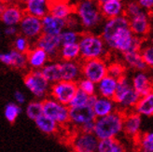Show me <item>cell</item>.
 I'll return each mask as SVG.
<instances>
[{"mask_svg": "<svg viewBox=\"0 0 153 152\" xmlns=\"http://www.w3.org/2000/svg\"><path fill=\"white\" fill-rule=\"evenodd\" d=\"M74 10L83 31L93 32L102 25L105 20L96 0H78L74 4Z\"/></svg>", "mask_w": 153, "mask_h": 152, "instance_id": "1", "label": "cell"}, {"mask_svg": "<svg viewBox=\"0 0 153 152\" xmlns=\"http://www.w3.org/2000/svg\"><path fill=\"white\" fill-rule=\"evenodd\" d=\"M123 118L124 112L120 109L105 116L96 118L94 120V135L99 140L117 138L123 133Z\"/></svg>", "mask_w": 153, "mask_h": 152, "instance_id": "2", "label": "cell"}, {"mask_svg": "<svg viewBox=\"0 0 153 152\" xmlns=\"http://www.w3.org/2000/svg\"><path fill=\"white\" fill-rule=\"evenodd\" d=\"M108 50L120 52L121 54L132 50H140L144 39L133 34L129 26L121 27L104 40Z\"/></svg>", "mask_w": 153, "mask_h": 152, "instance_id": "3", "label": "cell"}, {"mask_svg": "<svg viewBox=\"0 0 153 152\" xmlns=\"http://www.w3.org/2000/svg\"><path fill=\"white\" fill-rule=\"evenodd\" d=\"M80 60H89L96 58H105L108 56V48L100 35L94 32L83 31L80 33L78 41Z\"/></svg>", "mask_w": 153, "mask_h": 152, "instance_id": "4", "label": "cell"}, {"mask_svg": "<svg viewBox=\"0 0 153 152\" xmlns=\"http://www.w3.org/2000/svg\"><path fill=\"white\" fill-rule=\"evenodd\" d=\"M139 98L140 95L133 88L128 76L124 75L118 79L117 89L113 97L118 109L123 112L133 110Z\"/></svg>", "mask_w": 153, "mask_h": 152, "instance_id": "5", "label": "cell"}, {"mask_svg": "<svg viewBox=\"0 0 153 152\" xmlns=\"http://www.w3.org/2000/svg\"><path fill=\"white\" fill-rule=\"evenodd\" d=\"M26 89L38 100H43L50 94L51 84L46 79L41 70L30 69L24 78Z\"/></svg>", "mask_w": 153, "mask_h": 152, "instance_id": "6", "label": "cell"}, {"mask_svg": "<svg viewBox=\"0 0 153 152\" xmlns=\"http://www.w3.org/2000/svg\"><path fill=\"white\" fill-rule=\"evenodd\" d=\"M42 108L44 115L56 121L60 126H68L69 124V106L68 105L48 96L42 100Z\"/></svg>", "mask_w": 153, "mask_h": 152, "instance_id": "7", "label": "cell"}, {"mask_svg": "<svg viewBox=\"0 0 153 152\" xmlns=\"http://www.w3.org/2000/svg\"><path fill=\"white\" fill-rule=\"evenodd\" d=\"M80 67L81 77L94 83H97L108 75V62L105 58L80 60Z\"/></svg>", "mask_w": 153, "mask_h": 152, "instance_id": "8", "label": "cell"}, {"mask_svg": "<svg viewBox=\"0 0 153 152\" xmlns=\"http://www.w3.org/2000/svg\"><path fill=\"white\" fill-rule=\"evenodd\" d=\"M76 90H78L76 81L60 80L51 84L49 96L60 103L68 105Z\"/></svg>", "mask_w": 153, "mask_h": 152, "instance_id": "9", "label": "cell"}, {"mask_svg": "<svg viewBox=\"0 0 153 152\" xmlns=\"http://www.w3.org/2000/svg\"><path fill=\"white\" fill-rule=\"evenodd\" d=\"M18 28L19 34L25 36L32 43H34L42 34L41 18L25 13L18 24Z\"/></svg>", "mask_w": 153, "mask_h": 152, "instance_id": "10", "label": "cell"}, {"mask_svg": "<svg viewBox=\"0 0 153 152\" xmlns=\"http://www.w3.org/2000/svg\"><path fill=\"white\" fill-rule=\"evenodd\" d=\"M99 139L94 133H83L76 131L71 137L69 145L76 152H94L97 149Z\"/></svg>", "mask_w": 153, "mask_h": 152, "instance_id": "11", "label": "cell"}, {"mask_svg": "<svg viewBox=\"0 0 153 152\" xmlns=\"http://www.w3.org/2000/svg\"><path fill=\"white\" fill-rule=\"evenodd\" d=\"M96 119L93 108L89 105L80 106H69V124L73 128L79 130V128L88 122V121L94 120Z\"/></svg>", "mask_w": 153, "mask_h": 152, "instance_id": "12", "label": "cell"}, {"mask_svg": "<svg viewBox=\"0 0 153 152\" xmlns=\"http://www.w3.org/2000/svg\"><path fill=\"white\" fill-rule=\"evenodd\" d=\"M25 14L21 3L4 4L0 10V21L5 26L18 25Z\"/></svg>", "mask_w": 153, "mask_h": 152, "instance_id": "13", "label": "cell"}, {"mask_svg": "<svg viewBox=\"0 0 153 152\" xmlns=\"http://www.w3.org/2000/svg\"><path fill=\"white\" fill-rule=\"evenodd\" d=\"M35 46L39 47L48 53L50 60L59 59V51L62 46L61 37L59 36L41 34L40 36L33 43Z\"/></svg>", "mask_w": 153, "mask_h": 152, "instance_id": "14", "label": "cell"}, {"mask_svg": "<svg viewBox=\"0 0 153 152\" xmlns=\"http://www.w3.org/2000/svg\"><path fill=\"white\" fill-rule=\"evenodd\" d=\"M129 19V27L133 34L145 39L150 32V21L147 10H142L138 14Z\"/></svg>", "mask_w": 153, "mask_h": 152, "instance_id": "15", "label": "cell"}, {"mask_svg": "<svg viewBox=\"0 0 153 152\" xmlns=\"http://www.w3.org/2000/svg\"><path fill=\"white\" fill-rule=\"evenodd\" d=\"M0 63L18 70H25L28 68L26 53H22L14 49L0 51Z\"/></svg>", "mask_w": 153, "mask_h": 152, "instance_id": "16", "label": "cell"}, {"mask_svg": "<svg viewBox=\"0 0 153 152\" xmlns=\"http://www.w3.org/2000/svg\"><path fill=\"white\" fill-rule=\"evenodd\" d=\"M42 33L47 35L59 36L66 28V22L65 19L56 17L48 13L41 18Z\"/></svg>", "mask_w": 153, "mask_h": 152, "instance_id": "17", "label": "cell"}, {"mask_svg": "<svg viewBox=\"0 0 153 152\" xmlns=\"http://www.w3.org/2000/svg\"><path fill=\"white\" fill-rule=\"evenodd\" d=\"M142 126V116L137 114L134 110L124 112L123 118V133L130 136L135 138L139 134Z\"/></svg>", "mask_w": 153, "mask_h": 152, "instance_id": "18", "label": "cell"}, {"mask_svg": "<svg viewBox=\"0 0 153 152\" xmlns=\"http://www.w3.org/2000/svg\"><path fill=\"white\" fill-rule=\"evenodd\" d=\"M27 65L30 69L41 70V68L50 61L48 53L39 47H36L33 44L27 53Z\"/></svg>", "mask_w": 153, "mask_h": 152, "instance_id": "19", "label": "cell"}, {"mask_svg": "<svg viewBox=\"0 0 153 152\" xmlns=\"http://www.w3.org/2000/svg\"><path fill=\"white\" fill-rule=\"evenodd\" d=\"M62 80L78 81L81 78L80 61L60 60Z\"/></svg>", "mask_w": 153, "mask_h": 152, "instance_id": "20", "label": "cell"}, {"mask_svg": "<svg viewBox=\"0 0 153 152\" xmlns=\"http://www.w3.org/2000/svg\"><path fill=\"white\" fill-rule=\"evenodd\" d=\"M51 3V0H27L22 5L26 14L42 18L50 13Z\"/></svg>", "mask_w": 153, "mask_h": 152, "instance_id": "21", "label": "cell"}, {"mask_svg": "<svg viewBox=\"0 0 153 152\" xmlns=\"http://www.w3.org/2000/svg\"><path fill=\"white\" fill-rule=\"evenodd\" d=\"M132 86L140 96L147 94L153 90V80L145 71H136L131 79Z\"/></svg>", "mask_w": 153, "mask_h": 152, "instance_id": "22", "label": "cell"}, {"mask_svg": "<svg viewBox=\"0 0 153 152\" xmlns=\"http://www.w3.org/2000/svg\"><path fill=\"white\" fill-rule=\"evenodd\" d=\"M94 113L96 118L103 117L114 112L118 109V106L113 98H108L103 96H97L95 102L91 105Z\"/></svg>", "mask_w": 153, "mask_h": 152, "instance_id": "23", "label": "cell"}, {"mask_svg": "<svg viewBox=\"0 0 153 152\" xmlns=\"http://www.w3.org/2000/svg\"><path fill=\"white\" fill-rule=\"evenodd\" d=\"M102 16L104 19H109L124 14V3L120 0H108L99 3Z\"/></svg>", "mask_w": 153, "mask_h": 152, "instance_id": "24", "label": "cell"}, {"mask_svg": "<svg viewBox=\"0 0 153 152\" xmlns=\"http://www.w3.org/2000/svg\"><path fill=\"white\" fill-rule=\"evenodd\" d=\"M118 79L106 75L96 83V94L99 96L113 98L117 89Z\"/></svg>", "mask_w": 153, "mask_h": 152, "instance_id": "25", "label": "cell"}, {"mask_svg": "<svg viewBox=\"0 0 153 152\" xmlns=\"http://www.w3.org/2000/svg\"><path fill=\"white\" fill-rule=\"evenodd\" d=\"M123 64L126 67L131 68L135 71H145L147 69V65L144 62L140 50L127 51L122 54Z\"/></svg>", "mask_w": 153, "mask_h": 152, "instance_id": "26", "label": "cell"}, {"mask_svg": "<svg viewBox=\"0 0 153 152\" xmlns=\"http://www.w3.org/2000/svg\"><path fill=\"white\" fill-rule=\"evenodd\" d=\"M133 110L142 117H153V90L140 96Z\"/></svg>", "mask_w": 153, "mask_h": 152, "instance_id": "27", "label": "cell"}, {"mask_svg": "<svg viewBox=\"0 0 153 152\" xmlns=\"http://www.w3.org/2000/svg\"><path fill=\"white\" fill-rule=\"evenodd\" d=\"M50 13L56 17L66 20L75 13L74 4L71 2L51 1L50 7Z\"/></svg>", "mask_w": 153, "mask_h": 152, "instance_id": "28", "label": "cell"}, {"mask_svg": "<svg viewBox=\"0 0 153 152\" xmlns=\"http://www.w3.org/2000/svg\"><path fill=\"white\" fill-rule=\"evenodd\" d=\"M34 121L36 123V126L38 128V130L45 134L52 135L59 132L60 125L56 121L44 115V114H41V115L39 117H37Z\"/></svg>", "mask_w": 153, "mask_h": 152, "instance_id": "29", "label": "cell"}, {"mask_svg": "<svg viewBox=\"0 0 153 152\" xmlns=\"http://www.w3.org/2000/svg\"><path fill=\"white\" fill-rule=\"evenodd\" d=\"M59 59L65 61H79L80 60V51L79 43L62 45L59 51Z\"/></svg>", "mask_w": 153, "mask_h": 152, "instance_id": "30", "label": "cell"}, {"mask_svg": "<svg viewBox=\"0 0 153 152\" xmlns=\"http://www.w3.org/2000/svg\"><path fill=\"white\" fill-rule=\"evenodd\" d=\"M98 152H123L125 148L117 138H105L98 141Z\"/></svg>", "mask_w": 153, "mask_h": 152, "instance_id": "31", "label": "cell"}, {"mask_svg": "<svg viewBox=\"0 0 153 152\" xmlns=\"http://www.w3.org/2000/svg\"><path fill=\"white\" fill-rule=\"evenodd\" d=\"M138 148L144 152H153V132L145 133L135 137Z\"/></svg>", "mask_w": 153, "mask_h": 152, "instance_id": "32", "label": "cell"}, {"mask_svg": "<svg viewBox=\"0 0 153 152\" xmlns=\"http://www.w3.org/2000/svg\"><path fill=\"white\" fill-rule=\"evenodd\" d=\"M22 113L21 105L15 102L7 103L4 109V116L10 123H14Z\"/></svg>", "mask_w": 153, "mask_h": 152, "instance_id": "33", "label": "cell"}, {"mask_svg": "<svg viewBox=\"0 0 153 152\" xmlns=\"http://www.w3.org/2000/svg\"><path fill=\"white\" fill-rule=\"evenodd\" d=\"M25 114L31 120H35L37 117H39L43 114L42 100H34L30 102L25 108Z\"/></svg>", "mask_w": 153, "mask_h": 152, "instance_id": "34", "label": "cell"}, {"mask_svg": "<svg viewBox=\"0 0 153 152\" xmlns=\"http://www.w3.org/2000/svg\"><path fill=\"white\" fill-rule=\"evenodd\" d=\"M12 46L14 50H16L22 53H27V51L33 46V43L25 36L18 34L17 36H14Z\"/></svg>", "mask_w": 153, "mask_h": 152, "instance_id": "35", "label": "cell"}, {"mask_svg": "<svg viewBox=\"0 0 153 152\" xmlns=\"http://www.w3.org/2000/svg\"><path fill=\"white\" fill-rule=\"evenodd\" d=\"M80 33L81 32L76 31V30H72V29L65 28L64 31L60 34L61 43H62V45L76 43L79 39Z\"/></svg>", "mask_w": 153, "mask_h": 152, "instance_id": "36", "label": "cell"}, {"mask_svg": "<svg viewBox=\"0 0 153 152\" xmlns=\"http://www.w3.org/2000/svg\"><path fill=\"white\" fill-rule=\"evenodd\" d=\"M126 66L120 62H113L108 64V75L119 79L122 76L126 75Z\"/></svg>", "mask_w": 153, "mask_h": 152, "instance_id": "37", "label": "cell"}, {"mask_svg": "<svg viewBox=\"0 0 153 152\" xmlns=\"http://www.w3.org/2000/svg\"><path fill=\"white\" fill-rule=\"evenodd\" d=\"M76 84H78L79 89L83 90L84 93H86L88 95L96 94V83H94V81L81 77L76 81Z\"/></svg>", "mask_w": 153, "mask_h": 152, "instance_id": "38", "label": "cell"}, {"mask_svg": "<svg viewBox=\"0 0 153 152\" xmlns=\"http://www.w3.org/2000/svg\"><path fill=\"white\" fill-rule=\"evenodd\" d=\"M142 10H144L138 4L137 0H128L124 4V15H126L128 18L134 16V15L138 14Z\"/></svg>", "mask_w": 153, "mask_h": 152, "instance_id": "39", "label": "cell"}, {"mask_svg": "<svg viewBox=\"0 0 153 152\" xmlns=\"http://www.w3.org/2000/svg\"><path fill=\"white\" fill-rule=\"evenodd\" d=\"M88 99H89V95L78 88L68 106H80V105H88Z\"/></svg>", "mask_w": 153, "mask_h": 152, "instance_id": "40", "label": "cell"}, {"mask_svg": "<svg viewBox=\"0 0 153 152\" xmlns=\"http://www.w3.org/2000/svg\"><path fill=\"white\" fill-rule=\"evenodd\" d=\"M140 53L144 62L147 65V67L153 68V44L150 43L146 46H142Z\"/></svg>", "mask_w": 153, "mask_h": 152, "instance_id": "41", "label": "cell"}, {"mask_svg": "<svg viewBox=\"0 0 153 152\" xmlns=\"http://www.w3.org/2000/svg\"><path fill=\"white\" fill-rule=\"evenodd\" d=\"M65 22H66V28H68V29H72V30H76V31H79L78 28H81L79 21L78 18H76V16L75 14L71 15L69 18H67L65 20Z\"/></svg>", "mask_w": 153, "mask_h": 152, "instance_id": "42", "label": "cell"}, {"mask_svg": "<svg viewBox=\"0 0 153 152\" xmlns=\"http://www.w3.org/2000/svg\"><path fill=\"white\" fill-rule=\"evenodd\" d=\"M4 34H5L7 36L14 37L15 36H17V35L19 34V28H18V25H7V26H5Z\"/></svg>", "mask_w": 153, "mask_h": 152, "instance_id": "43", "label": "cell"}, {"mask_svg": "<svg viewBox=\"0 0 153 152\" xmlns=\"http://www.w3.org/2000/svg\"><path fill=\"white\" fill-rule=\"evenodd\" d=\"M94 120H95V119H94ZM94 120L88 121V122L82 124V125L79 128V130H76V131H80V132L88 133H94Z\"/></svg>", "mask_w": 153, "mask_h": 152, "instance_id": "44", "label": "cell"}, {"mask_svg": "<svg viewBox=\"0 0 153 152\" xmlns=\"http://www.w3.org/2000/svg\"><path fill=\"white\" fill-rule=\"evenodd\" d=\"M13 97H14L15 103H17L20 105H22L24 104H25V102H26L25 94L22 92H21V90H16V92L14 93Z\"/></svg>", "mask_w": 153, "mask_h": 152, "instance_id": "45", "label": "cell"}, {"mask_svg": "<svg viewBox=\"0 0 153 152\" xmlns=\"http://www.w3.org/2000/svg\"><path fill=\"white\" fill-rule=\"evenodd\" d=\"M138 4L145 10H150L153 9V0H137Z\"/></svg>", "mask_w": 153, "mask_h": 152, "instance_id": "46", "label": "cell"}, {"mask_svg": "<svg viewBox=\"0 0 153 152\" xmlns=\"http://www.w3.org/2000/svg\"><path fill=\"white\" fill-rule=\"evenodd\" d=\"M4 4H13V3H20V0H2Z\"/></svg>", "mask_w": 153, "mask_h": 152, "instance_id": "47", "label": "cell"}, {"mask_svg": "<svg viewBox=\"0 0 153 152\" xmlns=\"http://www.w3.org/2000/svg\"><path fill=\"white\" fill-rule=\"evenodd\" d=\"M51 1H61V2H70L71 0H51Z\"/></svg>", "mask_w": 153, "mask_h": 152, "instance_id": "48", "label": "cell"}, {"mask_svg": "<svg viewBox=\"0 0 153 152\" xmlns=\"http://www.w3.org/2000/svg\"><path fill=\"white\" fill-rule=\"evenodd\" d=\"M98 3H102V2H105V1H108V0H96ZM120 1H123V0H120Z\"/></svg>", "mask_w": 153, "mask_h": 152, "instance_id": "49", "label": "cell"}, {"mask_svg": "<svg viewBox=\"0 0 153 152\" xmlns=\"http://www.w3.org/2000/svg\"><path fill=\"white\" fill-rule=\"evenodd\" d=\"M150 43H151V44H153V32H152L151 36H150Z\"/></svg>", "mask_w": 153, "mask_h": 152, "instance_id": "50", "label": "cell"}, {"mask_svg": "<svg viewBox=\"0 0 153 152\" xmlns=\"http://www.w3.org/2000/svg\"><path fill=\"white\" fill-rule=\"evenodd\" d=\"M3 5H4L3 1H2V0H0V10H1V7H3Z\"/></svg>", "mask_w": 153, "mask_h": 152, "instance_id": "51", "label": "cell"}, {"mask_svg": "<svg viewBox=\"0 0 153 152\" xmlns=\"http://www.w3.org/2000/svg\"><path fill=\"white\" fill-rule=\"evenodd\" d=\"M26 1H27V0H20V3H21V4H24V3L26 2Z\"/></svg>", "mask_w": 153, "mask_h": 152, "instance_id": "52", "label": "cell"}, {"mask_svg": "<svg viewBox=\"0 0 153 152\" xmlns=\"http://www.w3.org/2000/svg\"><path fill=\"white\" fill-rule=\"evenodd\" d=\"M0 37H1V30H0Z\"/></svg>", "mask_w": 153, "mask_h": 152, "instance_id": "53", "label": "cell"}]
</instances>
